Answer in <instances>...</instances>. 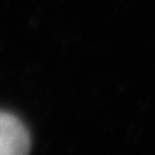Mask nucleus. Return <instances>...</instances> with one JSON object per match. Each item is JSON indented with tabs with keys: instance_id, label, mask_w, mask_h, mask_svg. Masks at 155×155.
<instances>
[{
	"instance_id": "obj_1",
	"label": "nucleus",
	"mask_w": 155,
	"mask_h": 155,
	"mask_svg": "<svg viewBox=\"0 0 155 155\" xmlns=\"http://www.w3.org/2000/svg\"><path fill=\"white\" fill-rule=\"evenodd\" d=\"M30 135L17 116L0 111V155H28Z\"/></svg>"
}]
</instances>
